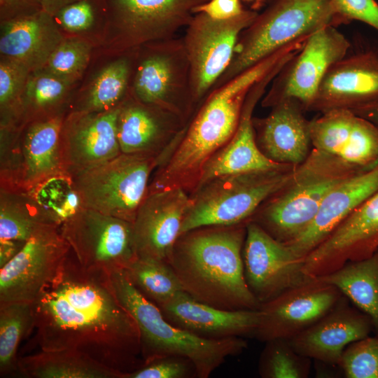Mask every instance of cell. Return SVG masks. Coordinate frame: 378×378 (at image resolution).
I'll return each mask as SVG.
<instances>
[{"instance_id": "obj_23", "label": "cell", "mask_w": 378, "mask_h": 378, "mask_svg": "<svg viewBox=\"0 0 378 378\" xmlns=\"http://www.w3.org/2000/svg\"><path fill=\"white\" fill-rule=\"evenodd\" d=\"M377 102L378 51L367 50L346 55L330 68L309 111H354Z\"/></svg>"}, {"instance_id": "obj_25", "label": "cell", "mask_w": 378, "mask_h": 378, "mask_svg": "<svg viewBox=\"0 0 378 378\" xmlns=\"http://www.w3.org/2000/svg\"><path fill=\"white\" fill-rule=\"evenodd\" d=\"M378 190V163L338 184L325 197L309 227L284 244L304 262L331 232L367 198Z\"/></svg>"}, {"instance_id": "obj_42", "label": "cell", "mask_w": 378, "mask_h": 378, "mask_svg": "<svg viewBox=\"0 0 378 378\" xmlns=\"http://www.w3.org/2000/svg\"><path fill=\"white\" fill-rule=\"evenodd\" d=\"M333 25L362 22L378 31V4L375 0H331Z\"/></svg>"}, {"instance_id": "obj_1", "label": "cell", "mask_w": 378, "mask_h": 378, "mask_svg": "<svg viewBox=\"0 0 378 378\" xmlns=\"http://www.w3.org/2000/svg\"><path fill=\"white\" fill-rule=\"evenodd\" d=\"M31 304L41 350H78L123 378L144 365L138 326L109 274L84 267L71 249Z\"/></svg>"}, {"instance_id": "obj_15", "label": "cell", "mask_w": 378, "mask_h": 378, "mask_svg": "<svg viewBox=\"0 0 378 378\" xmlns=\"http://www.w3.org/2000/svg\"><path fill=\"white\" fill-rule=\"evenodd\" d=\"M243 261L248 288L260 304L314 278L304 272V262L286 245L251 220L246 222Z\"/></svg>"}, {"instance_id": "obj_5", "label": "cell", "mask_w": 378, "mask_h": 378, "mask_svg": "<svg viewBox=\"0 0 378 378\" xmlns=\"http://www.w3.org/2000/svg\"><path fill=\"white\" fill-rule=\"evenodd\" d=\"M369 169L312 148L307 158L295 167L286 182L248 220L279 242L288 243L309 227L323 200L335 186Z\"/></svg>"}, {"instance_id": "obj_12", "label": "cell", "mask_w": 378, "mask_h": 378, "mask_svg": "<svg viewBox=\"0 0 378 378\" xmlns=\"http://www.w3.org/2000/svg\"><path fill=\"white\" fill-rule=\"evenodd\" d=\"M350 46L349 41L334 26L323 27L309 35L273 79L262 98V106L272 107L291 99L309 111L324 76L347 55Z\"/></svg>"}, {"instance_id": "obj_47", "label": "cell", "mask_w": 378, "mask_h": 378, "mask_svg": "<svg viewBox=\"0 0 378 378\" xmlns=\"http://www.w3.org/2000/svg\"><path fill=\"white\" fill-rule=\"evenodd\" d=\"M252 4V9L256 10L268 0H243Z\"/></svg>"}, {"instance_id": "obj_17", "label": "cell", "mask_w": 378, "mask_h": 378, "mask_svg": "<svg viewBox=\"0 0 378 378\" xmlns=\"http://www.w3.org/2000/svg\"><path fill=\"white\" fill-rule=\"evenodd\" d=\"M378 250V190L367 198L304 259L311 277L329 274L349 261L369 258Z\"/></svg>"}, {"instance_id": "obj_9", "label": "cell", "mask_w": 378, "mask_h": 378, "mask_svg": "<svg viewBox=\"0 0 378 378\" xmlns=\"http://www.w3.org/2000/svg\"><path fill=\"white\" fill-rule=\"evenodd\" d=\"M158 157L120 153L71 176L82 207L133 223L145 199Z\"/></svg>"}, {"instance_id": "obj_40", "label": "cell", "mask_w": 378, "mask_h": 378, "mask_svg": "<svg viewBox=\"0 0 378 378\" xmlns=\"http://www.w3.org/2000/svg\"><path fill=\"white\" fill-rule=\"evenodd\" d=\"M108 6L107 0H76L62 7L53 17L63 29L81 31L90 29L97 15Z\"/></svg>"}, {"instance_id": "obj_41", "label": "cell", "mask_w": 378, "mask_h": 378, "mask_svg": "<svg viewBox=\"0 0 378 378\" xmlns=\"http://www.w3.org/2000/svg\"><path fill=\"white\" fill-rule=\"evenodd\" d=\"M197 377L192 362L181 356H164L149 362L124 378H190Z\"/></svg>"}, {"instance_id": "obj_3", "label": "cell", "mask_w": 378, "mask_h": 378, "mask_svg": "<svg viewBox=\"0 0 378 378\" xmlns=\"http://www.w3.org/2000/svg\"><path fill=\"white\" fill-rule=\"evenodd\" d=\"M246 223L207 226L182 234L168 263L183 290L195 300L227 309H259L247 285L243 261Z\"/></svg>"}, {"instance_id": "obj_7", "label": "cell", "mask_w": 378, "mask_h": 378, "mask_svg": "<svg viewBox=\"0 0 378 378\" xmlns=\"http://www.w3.org/2000/svg\"><path fill=\"white\" fill-rule=\"evenodd\" d=\"M295 167L220 176L195 188L181 235L202 227L246 223L286 182Z\"/></svg>"}, {"instance_id": "obj_11", "label": "cell", "mask_w": 378, "mask_h": 378, "mask_svg": "<svg viewBox=\"0 0 378 378\" xmlns=\"http://www.w3.org/2000/svg\"><path fill=\"white\" fill-rule=\"evenodd\" d=\"M84 267L108 274L126 269L137 257L133 223L80 207L59 226Z\"/></svg>"}, {"instance_id": "obj_26", "label": "cell", "mask_w": 378, "mask_h": 378, "mask_svg": "<svg viewBox=\"0 0 378 378\" xmlns=\"http://www.w3.org/2000/svg\"><path fill=\"white\" fill-rule=\"evenodd\" d=\"M301 104L285 99L272 107L267 116L253 118L257 144L262 153L276 163L297 166L309 156L312 145L309 120Z\"/></svg>"}, {"instance_id": "obj_38", "label": "cell", "mask_w": 378, "mask_h": 378, "mask_svg": "<svg viewBox=\"0 0 378 378\" xmlns=\"http://www.w3.org/2000/svg\"><path fill=\"white\" fill-rule=\"evenodd\" d=\"M339 368L346 378H378V335H368L347 346Z\"/></svg>"}, {"instance_id": "obj_16", "label": "cell", "mask_w": 378, "mask_h": 378, "mask_svg": "<svg viewBox=\"0 0 378 378\" xmlns=\"http://www.w3.org/2000/svg\"><path fill=\"white\" fill-rule=\"evenodd\" d=\"M343 295L335 286L312 278L260 304V322L253 337L262 342L290 339L326 315Z\"/></svg>"}, {"instance_id": "obj_29", "label": "cell", "mask_w": 378, "mask_h": 378, "mask_svg": "<svg viewBox=\"0 0 378 378\" xmlns=\"http://www.w3.org/2000/svg\"><path fill=\"white\" fill-rule=\"evenodd\" d=\"M46 223L58 225L33 194L0 191V267Z\"/></svg>"}, {"instance_id": "obj_44", "label": "cell", "mask_w": 378, "mask_h": 378, "mask_svg": "<svg viewBox=\"0 0 378 378\" xmlns=\"http://www.w3.org/2000/svg\"><path fill=\"white\" fill-rule=\"evenodd\" d=\"M4 21L31 14L42 9L41 0H0Z\"/></svg>"}, {"instance_id": "obj_21", "label": "cell", "mask_w": 378, "mask_h": 378, "mask_svg": "<svg viewBox=\"0 0 378 378\" xmlns=\"http://www.w3.org/2000/svg\"><path fill=\"white\" fill-rule=\"evenodd\" d=\"M190 205V196L183 188L148 193L133 222L137 256L168 262Z\"/></svg>"}, {"instance_id": "obj_20", "label": "cell", "mask_w": 378, "mask_h": 378, "mask_svg": "<svg viewBox=\"0 0 378 378\" xmlns=\"http://www.w3.org/2000/svg\"><path fill=\"white\" fill-rule=\"evenodd\" d=\"M126 47L174 37L207 0H107Z\"/></svg>"}, {"instance_id": "obj_18", "label": "cell", "mask_w": 378, "mask_h": 378, "mask_svg": "<svg viewBox=\"0 0 378 378\" xmlns=\"http://www.w3.org/2000/svg\"><path fill=\"white\" fill-rule=\"evenodd\" d=\"M120 106L102 112L73 111L64 118L60 146L65 174L73 176L121 153L117 130Z\"/></svg>"}, {"instance_id": "obj_28", "label": "cell", "mask_w": 378, "mask_h": 378, "mask_svg": "<svg viewBox=\"0 0 378 378\" xmlns=\"http://www.w3.org/2000/svg\"><path fill=\"white\" fill-rule=\"evenodd\" d=\"M62 41L53 15L41 9L4 21L0 52L30 70L46 64Z\"/></svg>"}, {"instance_id": "obj_8", "label": "cell", "mask_w": 378, "mask_h": 378, "mask_svg": "<svg viewBox=\"0 0 378 378\" xmlns=\"http://www.w3.org/2000/svg\"><path fill=\"white\" fill-rule=\"evenodd\" d=\"M64 119L62 113L1 129L0 191L30 192L65 174L60 146Z\"/></svg>"}, {"instance_id": "obj_10", "label": "cell", "mask_w": 378, "mask_h": 378, "mask_svg": "<svg viewBox=\"0 0 378 378\" xmlns=\"http://www.w3.org/2000/svg\"><path fill=\"white\" fill-rule=\"evenodd\" d=\"M258 12L245 9L239 15L225 20L196 13L182 37L190 66L192 102L206 98L230 64L241 34L253 22Z\"/></svg>"}, {"instance_id": "obj_22", "label": "cell", "mask_w": 378, "mask_h": 378, "mask_svg": "<svg viewBox=\"0 0 378 378\" xmlns=\"http://www.w3.org/2000/svg\"><path fill=\"white\" fill-rule=\"evenodd\" d=\"M372 332L371 318L343 295L318 321L288 340L298 353L318 363L339 367L346 346Z\"/></svg>"}, {"instance_id": "obj_14", "label": "cell", "mask_w": 378, "mask_h": 378, "mask_svg": "<svg viewBox=\"0 0 378 378\" xmlns=\"http://www.w3.org/2000/svg\"><path fill=\"white\" fill-rule=\"evenodd\" d=\"M134 90L141 102L170 112L184 121L194 103L182 38L158 41L155 50L137 69Z\"/></svg>"}, {"instance_id": "obj_37", "label": "cell", "mask_w": 378, "mask_h": 378, "mask_svg": "<svg viewBox=\"0 0 378 378\" xmlns=\"http://www.w3.org/2000/svg\"><path fill=\"white\" fill-rule=\"evenodd\" d=\"M356 114L347 109H332L309 120L312 148L340 157L351 134Z\"/></svg>"}, {"instance_id": "obj_30", "label": "cell", "mask_w": 378, "mask_h": 378, "mask_svg": "<svg viewBox=\"0 0 378 378\" xmlns=\"http://www.w3.org/2000/svg\"><path fill=\"white\" fill-rule=\"evenodd\" d=\"M28 378H123V374L76 349L42 351L18 359Z\"/></svg>"}, {"instance_id": "obj_36", "label": "cell", "mask_w": 378, "mask_h": 378, "mask_svg": "<svg viewBox=\"0 0 378 378\" xmlns=\"http://www.w3.org/2000/svg\"><path fill=\"white\" fill-rule=\"evenodd\" d=\"M258 361L262 378H307L312 359L298 353L289 341L275 339L267 341Z\"/></svg>"}, {"instance_id": "obj_24", "label": "cell", "mask_w": 378, "mask_h": 378, "mask_svg": "<svg viewBox=\"0 0 378 378\" xmlns=\"http://www.w3.org/2000/svg\"><path fill=\"white\" fill-rule=\"evenodd\" d=\"M172 324L208 339L253 337L259 309L227 310L200 302L185 291L158 307Z\"/></svg>"}, {"instance_id": "obj_46", "label": "cell", "mask_w": 378, "mask_h": 378, "mask_svg": "<svg viewBox=\"0 0 378 378\" xmlns=\"http://www.w3.org/2000/svg\"><path fill=\"white\" fill-rule=\"evenodd\" d=\"M76 0H41V7L43 10L54 15L64 6Z\"/></svg>"}, {"instance_id": "obj_39", "label": "cell", "mask_w": 378, "mask_h": 378, "mask_svg": "<svg viewBox=\"0 0 378 378\" xmlns=\"http://www.w3.org/2000/svg\"><path fill=\"white\" fill-rule=\"evenodd\" d=\"M90 47L78 39L62 41L52 51L46 71L69 81L79 76L88 65Z\"/></svg>"}, {"instance_id": "obj_2", "label": "cell", "mask_w": 378, "mask_h": 378, "mask_svg": "<svg viewBox=\"0 0 378 378\" xmlns=\"http://www.w3.org/2000/svg\"><path fill=\"white\" fill-rule=\"evenodd\" d=\"M281 59L282 55L276 52L209 93L174 147L156 167L148 193L175 187L195 188L204 164L236 132L251 87Z\"/></svg>"}, {"instance_id": "obj_13", "label": "cell", "mask_w": 378, "mask_h": 378, "mask_svg": "<svg viewBox=\"0 0 378 378\" xmlns=\"http://www.w3.org/2000/svg\"><path fill=\"white\" fill-rule=\"evenodd\" d=\"M70 249L59 225H40L22 248L0 267V302L32 303Z\"/></svg>"}, {"instance_id": "obj_33", "label": "cell", "mask_w": 378, "mask_h": 378, "mask_svg": "<svg viewBox=\"0 0 378 378\" xmlns=\"http://www.w3.org/2000/svg\"><path fill=\"white\" fill-rule=\"evenodd\" d=\"M125 270L135 287L158 307L184 291L166 261L137 256Z\"/></svg>"}, {"instance_id": "obj_19", "label": "cell", "mask_w": 378, "mask_h": 378, "mask_svg": "<svg viewBox=\"0 0 378 378\" xmlns=\"http://www.w3.org/2000/svg\"><path fill=\"white\" fill-rule=\"evenodd\" d=\"M288 59L279 64L248 91L239 122L232 139L203 167L192 190L218 177L270 170L285 165L273 162L260 150L255 138L253 113L267 88Z\"/></svg>"}, {"instance_id": "obj_43", "label": "cell", "mask_w": 378, "mask_h": 378, "mask_svg": "<svg viewBox=\"0 0 378 378\" xmlns=\"http://www.w3.org/2000/svg\"><path fill=\"white\" fill-rule=\"evenodd\" d=\"M244 10L241 0H207L195 8L194 15L203 13L214 20H225L239 15Z\"/></svg>"}, {"instance_id": "obj_32", "label": "cell", "mask_w": 378, "mask_h": 378, "mask_svg": "<svg viewBox=\"0 0 378 378\" xmlns=\"http://www.w3.org/2000/svg\"><path fill=\"white\" fill-rule=\"evenodd\" d=\"M32 304L0 302V375L18 372L17 351L21 341L34 330Z\"/></svg>"}, {"instance_id": "obj_6", "label": "cell", "mask_w": 378, "mask_h": 378, "mask_svg": "<svg viewBox=\"0 0 378 378\" xmlns=\"http://www.w3.org/2000/svg\"><path fill=\"white\" fill-rule=\"evenodd\" d=\"M330 1L274 0L241 34L230 64L212 90L284 47L323 27L334 26Z\"/></svg>"}, {"instance_id": "obj_31", "label": "cell", "mask_w": 378, "mask_h": 378, "mask_svg": "<svg viewBox=\"0 0 378 378\" xmlns=\"http://www.w3.org/2000/svg\"><path fill=\"white\" fill-rule=\"evenodd\" d=\"M335 286L372 320L378 335V250L369 258L349 261L339 269L318 277Z\"/></svg>"}, {"instance_id": "obj_45", "label": "cell", "mask_w": 378, "mask_h": 378, "mask_svg": "<svg viewBox=\"0 0 378 378\" xmlns=\"http://www.w3.org/2000/svg\"><path fill=\"white\" fill-rule=\"evenodd\" d=\"M352 112L370 121L378 127V102L358 108Z\"/></svg>"}, {"instance_id": "obj_34", "label": "cell", "mask_w": 378, "mask_h": 378, "mask_svg": "<svg viewBox=\"0 0 378 378\" xmlns=\"http://www.w3.org/2000/svg\"><path fill=\"white\" fill-rule=\"evenodd\" d=\"M70 81L49 71L28 78L22 95V123L50 118L63 112L57 111Z\"/></svg>"}, {"instance_id": "obj_35", "label": "cell", "mask_w": 378, "mask_h": 378, "mask_svg": "<svg viewBox=\"0 0 378 378\" xmlns=\"http://www.w3.org/2000/svg\"><path fill=\"white\" fill-rule=\"evenodd\" d=\"M129 74L130 64L126 58L110 63L100 71L88 94L74 111L102 112L120 106Z\"/></svg>"}, {"instance_id": "obj_27", "label": "cell", "mask_w": 378, "mask_h": 378, "mask_svg": "<svg viewBox=\"0 0 378 378\" xmlns=\"http://www.w3.org/2000/svg\"><path fill=\"white\" fill-rule=\"evenodd\" d=\"M123 102L117 121L121 153L158 157L186 126L178 116L146 104Z\"/></svg>"}, {"instance_id": "obj_4", "label": "cell", "mask_w": 378, "mask_h": 378, "mask_svg": "<svg viewBox=\"0 0 378 378\" xmlns=\"http://www.w3.org/2000/svg\"><path fill=\"white\" fill-rule=\"evenodd\" d=\"M114 293L138 326L144 365L164 356H181L194 364L197 377H209L231 356L248 347L244 337H202L169 322L160 308L130 281L125 269L109 275Z\"/></svg>"}]
</instances>
